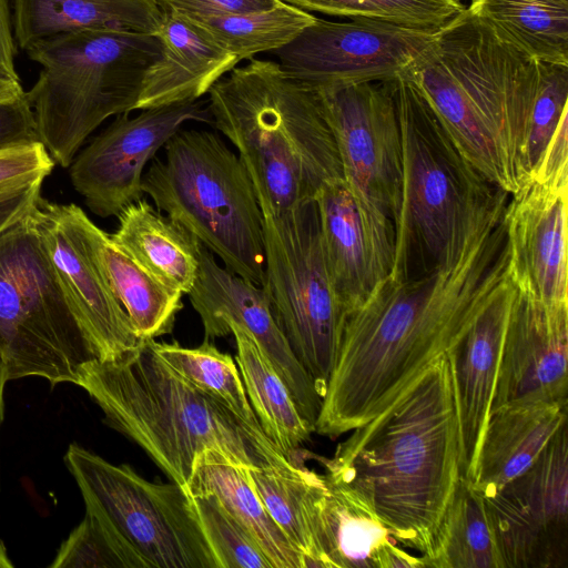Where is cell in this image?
Masks as SVG:
<instances>
[{
  "label": "cell",
  "instance_id": "obj_20",
  "mask_svg": "<svg viewBox=\"0 0 568 568\" xmlns=\"http://www.w3.org/2000/svg\"><path fill=\"white\" fill-rule=\"evenodd\" d=\"M315 202L327 273L347 316L389 275L394 244L374 229L344 179L326 182Z\"/></svg>",
  "mask_w": 568,
  "mask_h": 568
},
{
  "label": "cell",
  "instance_id": "obj_21",
  "mask_svg": "<svg viewBox=\"0 0 568 568\" xmlns=\"http://www.w3.org/2000/svg\"><path fill=\"white\" fill-rule=\"evenodd\" d=\"M516 295L510 280L447 353L453 378L462 476L470 479L491 409L506 326Z\"/></svg>",
  "mask_w": 568,
  "mask_h": 568
},
{
  "label": "cell",
  "instance_id": "obj_1",
  "mask_svg": "<svg viewBox=\"0 0 568 568\" xmlns=\"http://www.w3.org/2000/svg\"><path fill=\"white\" fill-rule=\"evenodd\" d=\"M504 214L455 263L387 276L347 314L315 433L337 438L366 424L463 338L509 278Z\"/></svg>",
  "mask_w": 568,
  "mask_h": 568
},
{
  "label": "cell",
  "instance_id": "obj_40",
  "mask_svg": "<svg viewBox=\"0 0 568 568\" xmlns=\"http://www.w3.org/2000/svg\"><path fill=\"white\" fill-rule=\"evenodd\" d=\"M54 161L41 142L0 151V199L42 185Z\"/></svg>",
  "mask_w": 568,
  "mask_h": 568
},
{
  "label": "cell",
  "instance_id": "obj_42",
  "mask_svg": "<svg viewBox=\"0 0 568 568\" xmlns=\"http://www.w3.org/2000/svg\"><path fill=\"white\" fill-rule=\"evenodd\" d=\"M568 114L546 145L540 160L528 179L556 189H568Z\"/></svg>",
  "mask_w": 568,
  "mask_h": 568
},
{
  "label": "cell",
  "instance_id": "obj_30",
  "mask_svg": "<svg viewBox=\"0 0 568 568\" xmlns=\"http://www.w3.org/2000/svg\"><path fill=\"white\" fill-rule=\"evenodd\" d=\"M223 333L235 338V359L263 432L287 458L298 460L297 453L313 429L301 416L286 384L256 339L242 326L227 321Z\"/></svg>",
  "mask_w": 568,
  "mask_h": 568
},
{
  "label": "cell",
  "instance_id": "obj_46",
  "mask_svg": "<svg viewBox=\"0 0 568 568\" xmlns=\"http://www.w3.org/2000/svg\"><path fill=\"white\" fill-rule=\"evenodd\" d=\"M24 92L20 78L0 71V99L13 98Z\"/></svg>",
  "mask_w": 568,
  "mask_h": 568
},
{
  "label": "cell",
  "instance_id": "obj_48",
  "mask_svg": "<svg viewBox=\"0 0 568 568\" xmlns=\"http://www.w3.org/2000/svg\"><path fill=\"white\" fill-rule=\"evenodd\" d=\"M13 564L8 555L3 541L0 539V568H12Z\"/></svg>",
  "mask_w": 568,
  "mask_h": 568
},
{
  "label": "cell",
  "instance_id": "obj_45",
  "mask_svg": "<svg viewBox=\"0 0 568 568\" xmlns=\"http://www.w3.org/2000/svg\"><path fill=\"white\" fill-rule=\"evenodd\" d=\"M16 53L11 3L10 0H0V71L19 78L14 65Z\"/></svg>",
  "mask_w": 568,
  "mask_h": 568
},
{
  "label": "cell",
  "instance_id": "obj_4",
  "mask_svg": "<svg viewBox=\"0 0 568 568\" xmlns=\"http://www.w3.org/2000/svg\"><path fill=\"white\" fill-rule=\"evenodd\" d=\"M210 89L212 122L237 150L262 213L315 201L343 179L333 133L315 92L277 62L248 59Z\"/></svg>",
  "mask_w": 568,
  "mask_h": 568
},
{
  "label": "cell",
  "instance_id": "obj_7",
  "mask_svg": "<svg viewBox=\"0 0 568 568\" xmlns=\"http://www.w3.org/2000/svg\"><path fill=\"white\" fill-rule=\"evenodd\" d=\"M142 192L226 268L263 286V214L243 162L220 135L179 130L144 171Z\"/></svg>",
  "mask_w": 568,
  "mask_h": 568
},
{
  "label": "cell",
  "instance_id": "obj_14",
  "mask_svg": "<svg viewBox=\"0 0 568 568\" xmlns=\"http://www.w3.org/2000/svg\"><path fill=\"white\" fill-rule=\"evenodd\" d=\"M485 500L504 568H567V425L526 471Z\"/></svg>",
  "mask_w": 568,
  "mask_h": 568
},
{
  "label": "cell",
  "instance_id": "obj_16",
  "mask_svg": "<svg viewBox=\"0 0 568 568\" xmlns=\"http://www.w3.org/2000/svg\"><path fill=\"white\" fill-rule=\"evenodd\" d=\"M191 121L213 124L202 101L144 109L133 118L116 115L71 163L72 185L89 210L100 217L118 216L142 199L146 164Z\"/></svg>",
  "mask_w": 568,
  "mask_h": 568
},
{
  "label": "cell",
  "instance_id": "obj_5",
  "mask_svg": "<svg viewBox=\"0 0 568 568\" xmlns=\"http://www.w3.org/2000/svg\"><path fill=\"white\" fill-rule=\"evenodd\" d=\"M388 82L403 151L400 206L388 277L402 281L455 263L505 210L510 194L463 155L405 72Z\"/></svg>",
  "mask_w": 568,
  "mask_h": 568
},
{
  "label": "cell",
  "instance_id": "obj_10",
  "mask_svg": "<svg viewBox=\"0 0 568 568\" xmlns=\"http://www.w3.org/2000/svg\"><path fill=\"white\" fill-rule=\"evenodd\" d=\"M85 509L101 518L146 568H217L185 489L150 481L70 444L63 457Z\"/></svg>",
  "mask_w": 568,
  "mask_h": 568
},
{
  "label": "cell",
  "instance_id": "obj_11",
  "mask_svg": "<svg viewBox=\"0 0 568 568\" xmlns=\"http://www.w3.org/2000/svg\"><path fill=\"white\" fill-rule=\"evenodd\" d=\"M311 89L333 133L345 183L378 234L394 243L403 151L388 80Z\"/></svg>",
  "mask_w": 568,
  "mask_h": 568
},
{
  "label": "cell",
  "instance_id": "obj_31",
  "mask_svg": "<svg viewBox=\"0 0 568 568\" xmlns=\"http://www.w3.org/2000/svg\"><path fill=\"white\" fill-rule=\"evenodd\" d=\"M424 568H504L483 494L460 476L428 550Z\"/></svg>",
  "mask_w": 568,
  "mask_h": 568
},
{
  "label": "cell",
  "instance_id": "obj_38",
  "mask_svg": "<svg viewBox=\"0 0 568 568\" xmlns=\"http://www.w3.org/2000/svg\"><path fill=\"white\" fill-rule=\"evenodd\" d=\"M189 497L215 557L217 568H273L248 530L222 506L214 495H189Z\"/></svg>",
  "mask_w": 568,
  "mask_h": 568
},
{
  "label": "cell",
  "instance_id": "obj_29",
  "mask_svg": "<svg viewBox=\"0 0 568 568\" xmlns=\"http://www.w3.org/2000/svg\"><path fill=\"white\" fill-rule=\"evenodd\" d=\"M110 234L118 246L170 288L187 294L196 278L201 243L146 200L125 206Z\"/></svg>",
  "mask_w": 568,
  "mask_h": 568
},
{
  "label": "cell",
  "instance_id": "obj_17",
  "mask_svg": "<svg viewBox=\"0 0 568 568\" xmlns=\"http://www.w3.org/2000/svg\"><path fill=\"white\" fill-rule=\"evenodd\" d=\"M197 260L196 278L187 295L201 318L204 339L224 337L227 321L248 332L286 384L301 416L314 432L322 398L276 323L263 287L220 265L202 243L197 247Z\"/></svg>",
  "mask_w": 568,
  "mask_h": 568
},
{
  "label": "cell",
  "instance_id": "obj_3",
  "mask_svg": "<svg viewBox=\"0 0 568 568\" xmlns=\"http://www.w3.org/2000/svg\"><path fill=\"white\" fill-rule=\"evenodd\" d=\"M150 341L112 361L88 359L75 385L101 408L104 422L141 447L172 483L184 487L195 456L205 449L250 469L300 462L287 458L260 425L180 376Z\"/></svg>",
  "mask_w": 568,
  "mask_h": 568
},
{
  "label": "cell",
  "instance_id": "obj_6",
  "mask_svg": "<svg viewBox=\"0 0 568 568\" xmlns=\"http://www.w3.org/2000/svg\"><path fill=\"white\" fill-rule=\"evenodd\" d=\"M24 51L41 65L26 92L39 140L54 163L68 168L104 120L135 110L161 42L151 33L85 30L37 41Z\"/></svg>",
  "mask_w": 568,
  "mask_h": 568
},
{
  "label": "cell",
  "instance_id": "obj_2",
  "mask_svg": "<svg viewBox=\"0 0 568 568\" xmlns=\"http://www.w3.org/2000/svg\"><path fill=\"white\" fill-rule=\"evenodd\" d=\"M349 433L333 457H320L324 475L364 495L398 545L425 554L462 476L447 354Z\"/></svg>",
  "mask_w": 568,
  "mask_h": 568
},
{
  "label": "cell",
  "instance_id": "obj_9",
  "mask_svg": "<svg viewBox=\"0 0 568 568\" xmlns=\"http://www.w3.org/2000/svg\"><path fill=\"white\" fill-rule=\"evenodd\" d=\"M263 214L264 284L273 315L322 400L346 312L331 283L315 201Z\"/></svg>",
  "mask_w": 568,
  "mask_h": 568
},
{
  "label": "cell",
  "instance_id": "obj_26",
  "mask_svg": "<svg viewBox=\"0 0 568 568\" xmlns=\"http://www.w3.org/2000/svg\"><path fill=\"white\" fill-rule=\"evenodd\" d=\"M16 43L85 30L155 34L163 11L154 0H10Z\"/></svg>",
  "mask_w": 568,
  "mask_h": 568
},
{
  "label": "cell",
  "instance_id": "obj_19",
  "mask_svg": "<svg viewBox=\"0 0 568 568\" xmlns=\"http://www.w3.org/2000/svg\"><path fill=\"white\" fill-rule=\"evenodd\" d=\"M568 189L525 180L504 214L509 277L517 291L546 303H568Z\"/></svg>",
  "mask_w": 568,
  "mask_h": 568
},
{
  "label": "cell",
  "instance_id": "obj_22",
  "mask_svg": "<svg viewBox=\"0 0 568 568\" xmlns=\"http://www.w3.org/2000/svg\"><path fill=\"white\" fill-rule=\"evenodd\" d=\"M323 476L313 509L322 568H424L420 556L399 547L364 495Z\"/></svg>",
  "mask_w": 568,
  "mask_h": 568
},
{
  "label": "cell",
  "instance_id": "obj_24",
  "mask_svg": "<svg viewBox=\"0 0 568 568\" xmlns=\"http://www.w3.org/2000/svg\"><path fill=\"white\" fill-rule=\"evenodd\" d=\"M568 399L515 402L490 410L471 483L484 497L526 471L567 425Z\"/></svg>",
  "mask_w": 568,
  "mask_h": 568
},
{
  "label": "cell",
  "instance_id": "obj_35",
  "mask_svg": "<svg viewBox=\"0 0 568 568\" xmlns=\"http://www.w3.org/2000/svg\"><path fill=\"white\" fill-rule=\"evenodd\" d=\"M155 353L180 376L223 402L251 424L260 425L247 398L243 379L233 357L211 341L194 348L178 342L150 341Z\"/></svg>",
  "mask_w": 568,
  "mask_h": 568
},
{
  "label": "cell",
  "instance_id": "obj_44",
  "mask_svg": "<svg viewBox=\"0 0 568 568\" xmlns=\"http://www.w3.org/2000/svg\"><path fill=\"white\" fill-rule=\"evenodd\" d=\"M41 185L0 199V232L22 220L40 195Z\"/></svg>",
  "mask_w": 568,
  "mask_h": 568
},
{
  "label": "cell",
  "instance_id": "obj_32",
  "mask_svg": "<svg viewBox=\"0 0 568 568\" xmlns=\"http://www.w3.org/2000/svg\"><path fill=\"white\" fill-rule=\"evenodd\" d=\"M468 10L536 61L568 65V0H471Z\"/></svg>",
  "mask_w": 568,
  "mask_h": 568
},
{
  "label": "cell",
  "instance_id": "obj_8",
  "mask_svg": "<svg viewBox=\"0 0 568 568\" xmlns=\"http://www.w3.org/2000/svg\"><path fill=\"white\" fill-rule=\"evenodd\" d=\"M29 213L0 232V356L9 381L75 384L80 366L94 357Z\"/></svg>",
  "mask_w": 568,
  "mask_h": 568
},
{
  "label": "cell",
  "instance_id": "obj_33",
  "mask_svg": "<svg viewBox=\"0 0 568 568\" xmlns=\"http://www.w3.org/2000/svg\"><path fill=\"white\" fill-rule=\"evenodd\" d=\"M248 473L265 509L303 555L306 568H322L313 531V509L325 487L323 474L301 462L252 468Z\"/></svg>",
  "mask_w": 568,
  "mask_h": 568
},
{
  "label": "cell",
  "instance_id": "obj_13",
  "mask_svg": "<svg viewBox=\"0 0 568 568\" xmlns=\"http://www.w3.org/2000/svg\"><path fill=\"white\" fill-rule=\"evenodd\" d=\"M436 31L376 19L316 18L273 53L284 73L308 88L384 81L404 73Z\"/></svg>",
  "mask_w": 568,
  "mask_h": 568
},
{
  "label": "cell",
  "instance_id": "obj_27",
  "mask_svg": "<svg viewBox=\"0 0 568 568\" xmlns=\"http://www.w3.org/2000/svg\"><path fill=\"white\" fill-rule=\"evenodd\" d=\"M247 467L216 449L193 460L183 487L191 496L211 494L255 539L273 568H306L303 555L273 520L255 491Z\"/></svg>",
  "mask_w": 568,
  "mask_h": 568
},
{
  "label": "cell",
  "instance_id": "obj_39",
  "mask_svg": "<svg viewBox=\"0 0 568 568\" xmlns=\"http://www.w3.org/2000/svg\"><path fill=\"white\" fill-rule=\"evenodd\" d=\"M50 568H146L119 536L85 509L81 523L59 547Z\"/></svg>",
  "mask_w": 568,
  "mask_h": 568
},
{
  "label": "cell",
  "instance_id": "obj_43",
  "mask_svg": "<svg viewBox=\"0 0 568 568\" xmlns=\"http://www.w3.org/2000/svg\"><path fill=\"white\" fill-rule=\"evenodd\" d=\"M162 10L185 17L245 13L273 8L283 0H154Z\"/></svg>",
  "mask_w": 568,
  "mask_h": 568
},
{
  "label": "cell",
  "instance_id": "obj_12",
  "mask_svg": "<svg viewBox=\"0 0 568 568\" xmlns=\"http://www.w3.org/2000/svg\"><path fill=\"white\" fill-rule=\"evenodd\" d=\"M433 47L499 142L519 186V160L538 84V61L464 9Z\"/></svg>",
  "mask_w": 568,
  "mask_h": 568
},
{
  "label": "cell",
  "instance_id": "obj_37",
  "mask_svg": "<svg viewBox=\"0 0 568 568\" xmlns=\"http://www.w3.org/2000/svg\"><path fill=\"white\" fill-rule=\"evenodd\" d=\"M568 114V65L538 61V84L519 160V182L527 180L560 121Z\"/></svg>",
  "mask_w": 568,
  "mask_h": 568
},
{
  "label": "cell",
  "instance_id": "obj_36",
  "mask_svg": "<svg viewBox=\"0 0 568 568\" xmlns=\"http://www.w3.org/2000/svg\"><path fill=\"white\" fill-rule=\"evenodd\" d=\"M305 11L351 19L366 18L438 30L462 12L459 0H283Z\"/></svg>",
  "mask_w": 568,
  "mask_h": 568
},
{
  "label": "cell",
  "instance_id": "obj_25",
  "mask_svg": "<svg viewBox=\"0 0 568 568\" xmlns=\"http://www.w3.org/2000/svg\"><path fill=\"white\" fill-rule=\"evenodd\" d=\"M433 42L405 73L426 97L463 155L490 182L515 193L519 183L499 142L440 61Z\"/></svg>",
  "mask_w": 568,
  "mask_h": 568
},
{
  "label": "cell",
  "instance_id": "obj_23",
  "mask_svg": "<svg viewBox=\"0 0 568 568\" xmlns=\"http://www.w3.org/2000/svg\"><path fill=\"white\" fill-rule=\"evenodd\" d=\"M162 11L161 54L145 71L135 110L199 100L240 62L187 17Z\"/></svg>",
  "mask_w": 568,
  "mask_h": 568
},
{
  "label": "cell",
  "instance_id": "obj_47",
  "mask_svg": "<svg viewBox=\"0 0 568 568\" xmlns=\"http://www.w3.org/2000/svg\"><path fill=\"white\" fill-rule=\"evenodd\" d=\"M7 382H9L7 365L0 356V424L3 415V389Z\"/></svg>",
  "mask_w": 568,
  "mask_h": 568
},
{
  "label": "cell",
  "instance_id": "obj_41",
  "mask_svg": "<svg viewBox=\"0 0 568 568\" xmlns=\"http://www.w3.org/2000/svg\"><path fill=\"white\" fill-rule=\"evenodd\" d=\"M40 142L34 112L23 94L0 99V151Z\"/></svg>",
  "mask_w": 568,
  "mask_h": 568
},
{
  "label": "cell",
  "instance_id": "obj_34",
  "mask_svg": "<svg viewBox=\"0 0 568 568\" xmlns=\"http://www.w3.org/2000/svg\"><path fill=\"white\" fill-rule=\"evenodd\" d=\"M187 18L239 61L282 48L316 19L308 11L285 1L258 11Z\"/></svg>",
  "mask_w": 568,
  "mask_h": 568
},
{
  "label": "cell",
  "instance_id": "obj_15",
  "mask_svg": "<svg viewBox=\"0 0 568 568\" xmlns=\"http://www.w3.org/2000/svg\"><path fill=\"white\" fill-rule=\"evenodd\" d=\"M29 217L94 358L115 359L142 342L106 284L90 247L87 213L41 196Z\"/></svg>",
  "mask_w": 568,
  "mask_h": 568
},
{
  "label": "cell",
  "instance_id": "obj_28",
  "mask_svg": "<svg viewBox=\"0 0 568 568\" xmlns=\"http://www.w3.org/2000/svg\"><path fill=\"white\" fill-rule=\"evenodd\" d=\"M85 232L93 257L139 338L150 341L170 334L183 308V294L149 273L89 216Z\"/></svg>",
  "mask_w": 568,
  "mask_h": 568
},
{
  "label": "cell",
  "instance_id": "obj_18",
  "mask_svg": "<svg viewBox=\"0 0 568 568\" xmlns=\"http://www.w3.org/2000/svg\"><path fill=\"white\" fill-rule=\"evenodd\" d=\"M567 366L568 303H546L516 290L491 409L515 402L568 399Z\"/></svg>",
  "mask_w": 568,
  "mask_h": 568
}]
</instances>
